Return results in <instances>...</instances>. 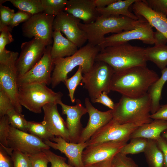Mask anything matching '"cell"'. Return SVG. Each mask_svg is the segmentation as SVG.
Returning a JSON list of instances; mask_svg holds the SVG:
<instances>
[{"mask_svg":"<svg viewBox=\"0 0 167 167\" xmlns=\"http://www.w3.org/2000/svg\"><path fill=\"white\" fill-rule=\"evenodd\" d=\"M81 20L63 11L56 16L53 24V31H59L78 48L83 46L87 41L85 32L79 27Z\"/></svg>","mask_w":167,"mask_h":167,"instance_id":"9a60e30c","label":"cell"},{"mask_svg":"<svg viewBox=\"0 0 167 167\" xmlns=\"http://www.w3.org/2000/svg\"><path fill=\"white\" fill-rule=\"evenodd\" d=\"M6 115L11 126L22 131H28V121L25 119L24 115L18 112L14 109H12L7 111Z\"/></svg>","mask_w":167,"mask_h":167,"instance_id":"1f68e13d","label":"cell"},{"mask_svg":"<svg viewBox=\"0 0 167 167\" xmlns=\"http://www.w3.org/2000/svg\"><path fill=\"white\" fill-rule=\"evenodd\" d=\"M144 153L149 167H164L163 155L156 140L148 139Z\"/></svg>","mask_w":167,"mask_h":167,"instance_id":"83f0119b","label":"cell"},{"mask_svg":"<svg viewBox=\"0 0 167 167\" xmlns=\"http://www.w3.org/2000/svg\"><path fill=\"white\" fill-rule=\"evenodd\" d=\"M15 13L14 10L0 4V29L9 26Z\"/></svg>","mask_w":167,"mask_h":167,"instance_id":"f35d334b","label":"cell"},{"mask_svg":"<svg viewBox=\"0 0 167 167\" xmlns=\"http://www.w3.org/2000/svg\"><path fill=\"white\" fill-rule=\"evenodd\" d=\"M10 127V125L6 115L0 118V145L6 152L8 149L7 138Z\"/></svg>","mask_w":167,"mask_h":167,"instance_id":"e575fe53","label":"cell"},{"mask_svg":"<svg viewBox=\"0 0 167 167\" xmlns=\"http://www.w3.org/2000/svg\"><path fill=\"white\" fill-rule=\"evenodd\" d=\"M75 105H67L61 101V106L62 114L66 116V122L68 130L70 142L77 143L83 128L81 122L82 117L87 113V109L79 99L76 100Z\"/></svg>","mask_w":167,"mask_h":167,"instance_id":"d6986e66","label":"cell"},{"mask_svg":"<svg viewBox=\"0 0 167 167\" xmlns=\"http://www.w3.org/2000/svg\"><path fill=\"white\" fill-rule=\"evenodd\" d=\"M32 15L28 13L19 10L14 15L8 27L12 30L20 23L27 21Z\"/></svg>","mask_w":167,"mask_h":167,"instance_id":"7bdbcfd3","label":"cell"},{"mask_svg":"<svg viewBox=\"0 0 167 167\" xmlns=\"http://www.w3.org/2000/svg\"><path fill=\"white\" fill-rule=\"evenodd\" d=\"M154 32L152 26L143 19L140 24L133 29L113 33L105 37L98 46L102 49L134 40H140L146 44L153 45L155 42Z\"/></svg>","mask_w":167,"mask_h":167,"instance_id":"8fae6325","label":"cell"},{"mask_svg":"<svg viewBox=\"0 0 167 167\" xmlns=\"http://www.w3.org/2000/svg\"><path fill=\"white\" fill-rule=\"evenodd\" d=\"M42 151L46 155L50 163L51 167H74L66 162L65 158L56 154L49 149H45Z\"/></svg>","mask_w":167,"mask_h":167,"instance_id":"74e56055","label":"cell"},{"mask_svg":"<svg viewBox=\"0 0 167 167\" xmlns=\"http://www.w3.org/2000/svg\"><path fill=\"white\" fill-rule=\"evenodd\" d=\"M0 167H13V163L11 156L0 145Z\"/></svg>","mask_w":167,"mask_h":167,"instance_id":"f6af8a7d","label":"cell"},{"mask_svg":"<svg viewBox=\"0 0 167 167\" xmlns=\"http://www.w3.org/2000/svg\"><path fill=\"white\" fill-rule=\"evenodd\" d=\"M145 52V48L125 43L101 49L95 61L106 62L116 72L135 66H146Z\"/></svg>","mask_w":167,"mask_h":167,"instance_id":"5b68a950","label":"cell"},{"mask_svg":"<svg viewBox=\"0 0 167 167\" xmlns=\"http://www.w3.org/2000/svg\"><path fill=\"white\" fill-rule=\"evenodd\" d=\"M82 73V66H79L75 73L71 77L67 79L64 83L68 90L69 96L72 103L75 101V92L77 86L82 82L83 79Z\"/></svg>","mask_w":167,"mask_h":167,"instance_id":"836d02e7","label":"cell"},{"mask_svg":"<svg viewBox=\"0 0 167 167\" xmlns=\"http://www.w3.org/2000/svg\"><path fill=\"white\" fill-rule=\"evenodd\" d=\"M52 36L53 43L51 49V54L53 59L71 56L78 50V47L64 37L59 31L54 30Z\"/></svg>","mask_w":167,"mask_h":167,"instance_id":"603a6c76","label":"cell"},{"mask_svg":"<svg viewBox=\"0 0 167 167\" xmlns=\"http://www.w3.org/2000/svg\"><path fill=\"white\" fill-rule=\"evenodd\" d=\"M84 104L89 118L86 126L83 129L78 143H84L88 140L98 130L113 118L112 109L100 111L92 105L87 97L85 99Z\"/></svg>","mask_w":167,"mask_h":167,"instance_id":"e0dca14e","label":"cell"},{"mask_svg":"<svg viewBox=\"0 0 167 167\" xmlns=\"http://www.w3.org/2000/svg\"><path fill=\"white\" fill-rule=\"evenodd\" d=\"M161 75L151 87L148 91L151 98V114L156 113L161 106L160 101L164 84L167 81V67L161 70Z\"/></svg>","mask_w":167,"mask_h":167,"instance_id":"484cf974","label":"cell"},{"mask_svg":"<svg viewBox=\"0 0 167 167\" xmlns=\"http://www.w3.org/2000/svg\"><path fill=\"white\" fill-rule=\"evenodd\" d=\"M115 72L109 64L102 61H95L92 69L84 74L82 83L87 90L91 101L94 103L99 95L104 92L111 91L110 85Z\"/></svg>","mask_w":167,"mask_h":167,"instance_id":"52a82bcc","label":"cell"},{"mask_svg":"<svg viewBox=\"0 0 167 167\" xmlns=\"http://www.w3.org/2000/svg\"><path fill=\"white\" fill-rule=\"evenodd\" d=\"M159 77L146 66H137L115 72L112 78L111 91L131 98L142 96L148 92Z\"/></svg>","mask_w":167,"mask_h":167,"instance_id":"6da1fadb","label":"cell"},{"mask_svg":"<svg viewBox=\"0 0 167 167\" xmlns=\"http://www.w3.org/2000/svg\"><path fill=\"white\" fill-rule=\"evenodd\" d=\"M57 105L50 103L43 106L42 109L44 117L42 122L53 135L60 136L66 141L70 142L69 134L66 123L58 111Z\"/></svg>","mask_w":167,"mask_h":167,"instance_id":"ffe728a7","label":"cell"},{"mask_svg":"<svg viewBox=\"0 0 167 167\" xmlns=\"http://www.w3.org/2000/svg\"><path fill=\"white\" fill-rule=\"evenodd\" d=\"M18 55V52L11 51L6 56L0 58V88L9 96L15 110L21 113L22 106L18 98V75L15 66Z\"/></svg>","mask_w":167,"mask_h":167,"instance_id":"ba28073f","label":"cell"},{"mask_svg":"<svg viewBox=\"0 0 167 167\" xmlns=\"http://www.w3.org/2000/svg\"><path fill=\"white\" fill-rule=\"evenodd\" d=\"M167 129V121L155 119L137 128L131 134V139L141 137L148 139L156 140Z\"/></svg>","mask_w":167,"mask_h":167,"instance_id":"cb8c5ba5","label":"cell"},{"mask_svg":"<svg viewBox=\"0 0 167 167\" xmlns=\"http://www.w3.org/2000/svg\"><path fill=\"white\" fill-rule=\"evenodd\" d=\"M138 127L132 124H120L112 119L87 141L88 146L107 141H128L131 134Z\"/></svg>","mask_w":167,"mask_h":167,"instance_id":"5bb4252c","label":"cell"},{"mask_svg":"<svg viewBox=\"0 0 167 167\" xmlns=\"http://www.w3.org/2000/svg\"><path fill=\"white\" fill-rule=\"evenodd\" d=\"M151 101L148 92L137 98L122 96L115 104L112 119L120 124H132L139 126L149 123L153 120L150 118Z\"/></svg>","mask_w":167,"mask_h":167,"instance_id":"277c9868","label":"cell"},{"mask_svg":"<svg viewBox=\"0 0 167 167\" xmlns=\"http://www.w3.org/2000/svg\"><path fill=\"white\" fill-rule=\"evenodd\" d=\"M143 19L135 20L126 16L99 15L93 22L85 24L80 23V28L86 33L88 43L99 45L104 40L106 34L119 33L133 29Z\"/></svg>","mask_w":167,"mask_h":167,"instance_id":"3957f363","label":"cell"},{"mask_svg":"<svg viewBox=\"0 0 167 167\" xmlns=\"http://www.w3.org/2000/svg\"><path fill=\"white\" fill-rule=\"evenodd\" d=\"M157 145L163 153L164 158V167H167V140L161 135L156 140Z\"/></svg>","mask_w":167,"mask_h":167,"instance_id":"7dc6e473","label":"cell"},{"mask_svg":"<svg viewBox=\"0 0 167 167\" xmlns=\"http://www.w3.org/2000/svg\"><path fill=\"white\" fill-rule=\"evenodd\" d=\"M127 141H107L88 146L82 153V161L85 166L113 158Z\"/></svg>","mask_w":167,"mask_h":167,"instance_id":"2e32d148","label":"cell"},{"mask_svg":"<svg viewBox=\"0 0 167 167\" xmlns=\"http://www.w3.org/2000/svg\"><path fill=\"white\" fill-rule=\"evenodd\" d=\"M134 14L146 20L167 38V16L153 11L142 0H137L132 5Z\"/></svg>","mask_w":167,"mask_h":167,"instance_id":"7402d4cb","label":"cell"},{"mask_svg":"<svg viewBox=\"0 0 167 167\" xmlns=\"http://www.w3.org/2000/svg\"><path fill=\"white\" fill-rule=\"evenodd\" d=\"M154 38L155 46L165 45L167 42L166 37L157 30L154 32Z\"/></svg>","mask_w":167,"mask_h":167,"instance_id":"681fc988","label":"cell"},{"mask_svg":"<svg viewBox=\"0 0 167 167\" xmlns=\"http://www.w3.org/2000/svg\"><path fill=\"white\" fill-rule=\"evenodd\" d=\"M9 27L0 29V53L5 49V46L14 41Z\"/></svg>","mask_w":167,"mask_h":167,"instance_id":"ee69618b","label":"cell"},{"mask_svg":"<svg viewBox=\"0 0 167 167\" xmlns=\"http://www.w3.org/2000/svg\"><path fill=\"white\" fill-rule=\"evenodd\" d=\"M128 143H126L120 152L127 155L135 154L144 152L148 145V139L138 137L131 139Z\"/></svg>","mask_w":167,"mask_h":167,"instance_id":"f546056e","label":"cell"},{"mask_svg":"<svg viewBox=\"0 0 167 167\" xmlns=\"http://www.w3.org/2000/svg\"><path fill=\"white\" fill-rule=\"evenodd\" d=\"M150 118L153 120L160 119L167 121V104L161 105L156 113L151 114Z\"/></svg>","mask_w":167,"mask_h":167,"instance_id":"c3c4849f","label":"cell"},{"mask_svg":"<svg viewBox=\"0 0 167 167\" xmlns=\"http://www.w3.org/2000/svg\"><path fill=\"white\" fill-rule=\"evenodd\" d=\"M161 136L167 140V129L165 130L161 133Z\"/></svg>","mask_w":167,"mask_h":167,"instance_id":"f5cc1de1","label":"cell"},{"mask_svg":"<svg viewBox=\"0 0 167 167\" xmlns=\"http://www.w3.org/2000/svg\"><path fill=\"white\" fill-rule=\"evenodd\" d=\"M52 46H47L45 53L38 62L31 70L18 78V85L34 83L49 85L51 83V72L54 64L51 54Z\"/></svg>","mask_w":167,"mask_h":167,"instance_id":"4fadbf2b","label":"cell"},{"mask_svg":"<svg viewBox=\"0 0 167 167\" xmlns=\"http://www.w3.org/2000/svg\"><path fill=\"white\" fill-rule=\"evenodd\" d=\"M5 1L10 2L19 10L32 15L44 11L41 0H6Z\"/></svg>","mask_w":167,"mask_h":167,"instance_id":"f1b7e54d","label":"cell"},{"mask_svg":"<svg viewBox=\"0 0 167 167\" xmlns=\"http://www.w3.org/2000/svg\"><path fill=\"white\" fill-rule=\"evenodd\" d=\"M96 103L101 104L112 110L114 107L115 103L108 96V94L104 92H102L96 99L94 103Z\"/></svg>","mask_w":167,"mask_h":167,"instance_id":"bcb514c9","label":"cell"},{"mask_svg":"<svg viewBox=\"0 0 167 167\" xmlns=\"http://www.w3.org/2000/svg\"><path fill=\"white\" fill-rule=\"evenodd\" d=\"M117 0H94L97 8H103L116 2Z\"/></svg>","mask_w":167,"mask_h":167,"instance_id":"816d5d0a","label":"cell"},{"mask_svg":"<svg viewBox=\"0 0 167 167\" xmlns=\"http://www.w3.org/2000/svg\"><path fill=\"white\" fill-rule=\"evenodd\" d=\"M137 0H117L116 2L103 8H97L100 15L104 16L123 15L135 20L139 18L128 10L129 7Z\"/></svg>","mask_w":167,"mask_h":167,"instance_id":"d4e9b609","label":"cell"},{"mask_svg":"<svg viewBox=\"0 0 167 167\" xmlns=\"http://www.w3.org/2000/svg\"><path fill=\"white\" fill-rule=\"evenodd\" d=\"M112 159L113 158L94 163L86 166L85 167H113L112 163Z\"/></svg>","mask_w":167,"mask_h":167,"instance_id":"f907efd6","label":"cell"},{"mask_svg":"<svg viewBox=\"0 0 167 167\" xmlns=\"http://www.w3.org/2000/svg\"><path fill=\"white\" fill-rule=\"evenodd\" d=\"M101 50L99 46L88 43L71 56L54 59L51 83L52 88H54L61 82L64 83L68 78V74L77 66H82L84 74L90 71Z\"/></svg>","mask_w":167,"mask_h":167,"instance_id":"7a4b0ae2","label":"cell"},{"mask_svg":"<svg viewBox=\"0 0 167 167\" xmlns=\"http://www.w3.org/2000/svg\"><path fill=\"white\" fill-rule=\"evenodd\" d=\"M67 0H41L43 12L51 15L56 16L64 11Z\"/></svg>","mask_w":167,"mask_h":167,"instance_id":"d6a6232c","label":"cell"},{"mask_svg":"<svg viewBox=\"0 0 167 167\" xmlns=\"http://www.w3.org/2000/svg\"><path fill=\"white\" fill-rule=\"evenodd\" d=\"M62 93L55 92L45 84L34 83L18 86L19 102L29 111L40 113L46 104L53 103L59 104L62 101Z\"/></svg>","mask_w":167,"mask_h":167,"instance_id":"8992f818","label":"cell"},{"mask_svg":"<svg viewBox=\"0 0 167 167\" xmlns=\"http://www.w3.org/2000/svg\"><path fill=\"white\" fill-rule=\"evenodd\" d=\"M112 163L113 167H139L132 159L120 152L113 157Z\"/></svg>","mask_w":167,"mask_h":167,"instance_id":"8d00e7d4","label":"cell"},{"mask_svg":"<svg viewBox=\"0 0 167 167\" xmlns=\"http://www.w3.org/2000/svg\"><path fill=\"white\" fill-rule=\"evenodd\" d=\"M27 130L30 134L37 137L44 141L48 140L51 141L55 136L49 131L42 122H39L28 121Z\"/></svg>","mask_w":167,"mask_h":167,"instance_id":"4dcf8cb0","label":"cell"},{"mask_svg":"<svg viewBox=\"0 0 167 167\" xmlns=\"http://www.w3.org/2000/svg\"><path fill=\"white\" fill-rule=\"evenodd\" d=\"M12 109H15L11 99L4 91L0 88V118L6 115L7 111Z\"/></svg>","mask_w":167,"mask_h":167,"instance_id":"60d3db41","label":"cell"},{"mask_svg":"<svg viewBox=\"0 0 167 167\" xmlns=\"http://www.w3.org/2000/svg\"><path fill=\"white\" fill-rule=\"evenodd\" d=\"M47 45L42 40L34 38L21 45V52L15 63L18 77L33 67L43 55Z\"/></svg>","mask_w":167,"mask_h":167,"instance_id":"7c38bea8","label":"cell"},{"mask_svg":"<svg viewBox=\"0 0 167 167\" xmlns=\"http://www.w3.org/2000/svg\"><path fill=\"white\" fill-rule=\"evenodd\" d=\"M13 167H32L30 161L27 154L20 151L14 150L11 155Z\"/></svg>","mask_w":167,"mask_h":167,"instance_id":"d590c367","label":"cell"},{"mask_svg":"<svg viewBox=\"0 0 167 167\" xmlns=\"http://www.w3.org/2000/svg\"><path fill=\"white\" fill-rule=\"evenodd\" d=\"M27 155L30 161L32 167H48V164L49 161L46 155L43 151Z\"/></svg>","mask_w":167,"mask_h":167,"instance_id":"ab89813d","label":"cell"},{"mask_svg":"<svg viewBox=\"0 0 167 167\" xmlns=\"http://www.w3.org/2000/svg\"><path fill=\"white\" fill-rule=\"evenodd\" d=\"M64 11L82 20L85 24L93 22L100 15L94 0H68Z\"/></svg>","mask_w":167,"mask_h":167,"instance_id":"44dd1931","label":"cell"},{"mask_svg":"<svg viewBox=\"0 0 167 167\" xmlns=\"http://www.w3.org/2000/svg\"><path fill=\"white\" fill-rule=\"evenodd\" d=\"M7 144L8 149L7 152L10 156L15 150H18L25 154H32L49 149L50 148L37 137L11 126Z\"/></svg>","mask_w":167,"mask_h":167,"instance_id":"9c48e42d","label":"cell"},{"mask_svg":"<svg viewBox=\"0 0 167 167\" xmlns=\"http://www.w3.org/2000/svg\"><path fill=\"white\" fill-rule=\"evenodd\" d=\"M55 17L44 12L32 15L22 25L23 36L29 38L40 39L47 46L51 45L54 31L53 24Z\"/></svg>","mask_w":167,"mask_h":167,"instance_id":"30bf717a","label":"cell"},{"mask_svg":"<svg viewBox=\"0 0 167 167\" xmlns=\"http://www.w3.org/2000/svg\"><path fill=\"white\" fill-rule=\"evenodd\" d=\"M50 147L59 150L68 159V164L74 167H85L82 161V153L88 146L84 143H73L66 141L60 136H54L51 139L44 141Z\"/></svg>","mask_w":167,"mask_h":167,"instance_id":"ac0fdd59","label":"cell"},{"mask_svg":"<svg viewBox=\"0 0 167 167\" xmlns=\"http://www.w3.org/2000/svg\"><path fill=\"white\" fill-rule=\"evenodd\" d=\"M153 11L167 16V0H143Z\"/></svg>","mask_w":167,"mask_h":167,"instance_id":"b9f144b4","label":"cell"},{"mask_svg":"<svg viewBox=\"0 0 167 167\" xmlns=\"http://www.w3.org/2000/svg\"><path fill=\"white\" fill-rule=\"evenodd\" d=\"M147 61H151L161 70L167 66V45L155 46L145 48Z\"/></svg>","mask_w":167,"mask_h":167,"instance_id":"4316f807","label":"cell"}]
</instances>
